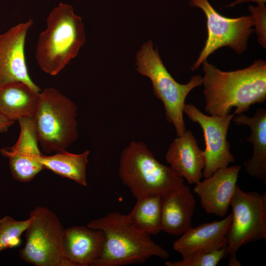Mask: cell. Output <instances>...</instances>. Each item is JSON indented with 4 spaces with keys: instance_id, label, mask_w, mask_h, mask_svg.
Wrapping results in <instances>:
<instances>
[{
    "instance_id": "obj_20",
    "label": "cell",
    "mask_w": 266,
    "mask_h": 266,
    "mask_svg": "<svg viewBox=\"0 0 266 266\" xmlns=\"http://www.w3.org/2000/svg\"><path fill=\"white\" fill-rule=\"evenodd\" d=\"M90 151L85 150L81 154H73L66 150L56 152L52 155L41 154L38 161L44 169H49L62 177L71 179L86 187V167Z\"/></svg>"
},
{
    "instance_id": "obj_2",
    "label": "cell",
    "mask_w": 266,
    "mask_h": 266,
    "mask_svg": "<svg viewBox=\"0 0 266 266\" xmlns=\"http://www.w3.org/2000/svg\"><path fill=\"white\" fill-rule=\"evenodd\" d=\"M88 228L104 233L102 249L99 258L91 266H120L143 264L153 256L163 259L168 252L130 223L127 215L117 211L91 220Z\"/></svg>"
},
{
    "instance_id": "obj_24",
    "label": "cell",
    "mask_w": 266,
    "mask_h": 266,
    "mask_svg": "<svg viewBox=\"0 0 266 266\" xmlns=\"http://www.w3.org/2000/svg\"><path fill=\"white\" fill-rule=\"evenodd\" d=\"M253 21V26L259 43L266 48V6L265 4L250 5L248 8Z\"/></svg>"
},
{
    "instance_id": "obj_3",
    "label": "cell",
    "mask_w": 266,
    "mask_h": 266,
    "mask_svg": "<svg viewBox=\"0 0 266 266\" xmlns=\"http://www.w3.org/2000/svg\"><path fill=\"white\" fill-rule=\"evenodd\" d=\"M46 25L38 36L35 58L44 72L54 76L77 55L85 43L84 25L70 5L61 2L49 14Z\"/></svg>"
},
{
    "instance_id": "obj_8",
    "label": "cell",
    "mask_w": 266,
    "mask_h": 266,
    "mask_svg": "<svg viewBox=\"0 0 266 266\" xmlns=\"http://www.w3.org/2000/svg\"><path fill=\"white\" fill-rule=\"evenodd\" d=\"M230 206L232 222L228 233L229 266H240L239 248L251 242L266 239V194L246 192L237 185Z\"/></svg>"
},
{
    "instance_id": "obj_13",
    "label": "cell",
    "mask_w": 266,
    "mask_h": 266,
    "mask_svg": "<svg viewBox=\"0 0 266 266\" xmlns=\"http://www.w3.org/2000/svg\"><path fill=\"white\" fill-rule=\"evenodd\" d=\"M241 167L237 165L219 168L210 177L195 184L194 191L206 213L220 217L227 213Z\"/></svg>"
},
{
    "instance_id": "obj_12",
    "label": "cell",
    "mask_w": 266,
    "mask_h": 266,
    "mask_svg": "<svg viewBox=\"0 0 266 266\" xmlns=\"http://www.w3.org/2000/svg\"><path fill=\"white\" fill-rule=\"evenodd\" d=\"M20 133L16 143L0 149L1 154L9 159L13 178L21 182H29L44 168L38 160L41 154L38 147L33 117L18 120Z\"/></svg>"
},
{
    "instance_id": "obj_16",
    "label": "cell",
    "mask_w": 266,
    "mask_h": 266,
    "mask_svg": "<svg viewBox=\"0 0 266 266\" xmlns=\"http://www.w3.org/2000/svg\"><path fill=\"white\" fill-rule=\"evenodd\" d=\"M104 239L100 230L82 226L65 229L64 254L69 266H91L100 257Z\"/></svg>"
},
{
    "instance_id": "obj_22",
    "label": "cell",
    "mask_w": 266,
    "mask_h": 266,
    "mask_svg": "<svg viewBox=\"0 0 266 266\" xmlns=\"http://www.w3.org/2000/svg\"><path fill=\"white\" fill-rule=\"evenodd\" d=\"M33 217L18 221L5 215L0 219V252L18 246L21 235L31 224Z\"/></svg>"
},
{
    "instance_id": "obj_1",
    "label": "cell",
    "mask_w": 266,
    "mask_h": 266,
    "mask_svg": "<svg viewBox=\"0 0 266 266\" xmlns=\"http://www.w3.org/2000/svg\"><path fill=\"white\" fill-rule=\"evenodd\" d=\"M201 65L204 110L210 115L223 116L235 108V115L266 100V62L255 60L249 67L223 71L204 61Z\"/></svg>"
},
{
    "instance_id": "obj_7",
    "label": "cell",
    "mask_w": 266,
    "mask_h": 266,
    "mask_svg": "<svg viewBox=\"0 0 266 266\" xmlns=\"http://www.w3.org/2000/svg\"><path fill=\"white\" fill-rule=\"evenodd\" d=\"M30 216L33 220L25 231V243L20 257L36 266H69L63 249L65 230L57 215L38 206Z\"/></svg>"
},
{
    "instance_id": "obj_25",
    "label": "cell",
    "mask_w": 266,
    "mask_h": 266,
    "mask_svg": "<svg viewBox=\"0 0 266 266\" xmlns=\"http://www.w3.org/2000/svg\"><path fill=\"white\" fill-rule=\"evenodd\" d=\"M14 122L7 118L0 112V133L6 132Z\"/></svg>"
},
{
    "instance_id": "obj_26",
    "label": "cell",
    "mask_w": 266,
    "mask_h": 266,
    "mask_svg": "<svg viewBox=\"0 0 266 266\" xmlns=\"http://www.w3.org/2000/svg\"><path fill=\"white\" fill-rule=\"evenodd\" d=\"M249 2H255L257 4H265L266 0H235L229 4L227 6L232 7L237 4Z\"/></svg>"
},
{
    "instance_id": "obj_6",
    "label": "cell",
    "mask_w": 266,
    "mask_h": 266,
    "mask_svg": "<svg viewBox=\"0 0 266 266\" xmlns=\"http://www.w3.org/2000/svg\"><path fill=\"white\" fill-rule=\"evenodd\" d=\"M76 105L54 88L40 93L33 122L38 144L46 154L66 150L78 138Z\"/></svg>"
},
{
    "instance_id": "obj_18",
    "label": "cell",
    "mask_w": 266,
    "mask_h": 266,
    "mask_svg": "<svg viewBox=\"0 0 266 266\" xmlns=\"http://www.w3.org/2000/svg\"><path fill=\"white\" fill-rule=\"evenodd\" d=\"M233 121L239 126H247L251 134L246 139L253 146L251 157L244 163L246 173L266 184V110L258 108L252 117L244 113L235 115Z\"/></svg>"
},
{
    "instance_id": "obj_17",
    "label": "cell",
    "mask_w": 266,
    "mask_h": 266,
    "mask_svg": "<svg viewBox=\"0 0 266 266\" xmlns=\"http://www.w3.org/2000/svg\"><path fill=\"white\" fill-rule=\"evenodd\" d=\"M196 201L190 188L183 184L162 198V231L181 235L191 227Z\"/></svg>"
},
{
    "instance_id": "obj_4",
    "label": "cell",
    "mask_w": 266,
    "mask_h": 266,
    "mask_svg": "<svg viewBox=\"0 0 266 266\" xmlns=\"http://www.w3.org/2000/svg\"><path fill=\"white\" fill-rule=\"evenodd\" d=\"M119 176L137 199L164 197L184 184V179L156 159L142 142L132 141L122 152Z\"/></svg>"
},
{
    "instance_id": "obj_23",
    "label": "cell",
    "mask_w": 266,
    "mask_h": 266,
    "mask_svg": "<svg viewBox=\"0 0 266 266\" xmlns=\"http://www.w3.org/2000/svg\"><path fill=\"white\" fill-rule=\"evenodd\" d=\"M227 245L209 252H200L182 258L181 260L166 261V266H216L228 256Z\"/></svg>"
},
{
    "instance_id": "obj_10",
    "label": "cell",
    "mask_w": 266,
    "mask_h": 266,
    "mask_svg": "<svg viewBox=\"0 0 266 266\" xmlns=\"http://www.w3.org/2000/svg\"><path fill=\"white\" fill-rule=\"evenodd\" d=\"M183 113L193 122L198 123L203 132L205 145L203 150L205 160L203 170L204 178L210 177L217 169L226 167L234 162L227 140L234 113L223 116L208 115L192 104H185Z\"/></svg>"
},
{
    "instance_id": "obj_9",
    "label": "cell",
    "mask_w": 266,
    "mask_h": 266,
    "mask_svg": "<svg viewBox=\"0 0 266 266\" xmlns=\"http://www.w3.org/2000/svg\"><path fill=\"white\" fill-rule=\"evenodd\" d=\"M188 2L190 6L203 12L207 30L204 46L191 66L192 71L198 69L209 56L222 47H229L238 54L246 50L248 38L254 32L250 15L229 18L218 13L208 0H188Z\"/></svg>"
},
{
    "instance_id": "obj_5",
    "label": "cell",
    "mask_w": 266,
    "mask_h": 266,
    "mask_svg": "<svg viewBox=\"0 0 266 266\" xmlns=\"http://www.w3.org/2000/svg\"><path fill=\"white\" fill-rule=\"evenodd\" d=\"M135 65L137 71L150 79L154 94L163 103L166 120L173 125L177 136H181L186 131L183 119L185 100L193 89L202 85V77L194 75L186 84L177 82L167 71L150 40L137 53Z\"/></svg>"
},
{
    "instance_id": "obj_15",
    "label": "cell",
    "mask_w": 266,
    "mask_h": 266,
    "mask_svg": "<svg viewBox=\"0 0 266 266\" xmlns=\"http://www.w3.org/2000/svg\"><path fill=\"white\" fill-rule=\"evenodd\" d=\"M232 214L219 221L189 229L173 243V249L182 258L219 249L227 245Z\"/></svg>"
},
{
    "instance_id": "obj_11",
    "label": "cell",
    "mask_w": 266,
    "mask_h": 266,
    "mask_svg": "<svg viewBox=\"0 0 266 266\" xmlns=\"http://www.w3.org/2000/svg\"><path fill=\"white\" fill-rule=\"evenodd\" d=\"M33 24L30 19L0 34V85L20 81L41 91L29 74L25 54L26 36Z\"/></svg>"
},
{
    "instance_id": "obj_19",
    "label": "cell",
    "mask_w": 266,
    "mask_h": 266,
    "mask_svg": "<svg viewBox=\"0 0 266 266\" xmlns=\"http://www.w3.org/2000/svg\"><path fill=\"white\" fill-rule=\"evenodd\" d=\"M40 92L20 81L0 85V112L8 119L18 121L33 117L37 108Z\"/></svg>"
},
{
    "instance_id": "obj_14",
    "label": "cell",
    "mask_w": 266,
    "mask_h": 266,
    "mask_svg": "<svg viewBox=\"0 0 266 266\" xmlns=\"http://www.w3.org/2000/svg\"><path fill=\"white\" fill-rule=\"evenodd\" d=\"M165 158L174 171L190 184H196L203 177L205 164L204 152L190 130L173 140Z\"/></svg>"
},
{
    "instance_id": "obj_21",
    "label": "cell",
    "mask_w": 266,
    "mask_h": 266,
    "mask_svg": "<svg viewBox=\"0 0 266 266\" xmlns=\"http://www.w3.org/2000/svg\"><path fill=\"white\" fill-rule=\"evenodd\" d=\"M131 212L127 214L131 224L148 235H155L162 231L161 203L159 196H147L137 199Z\"/></svg>"
}]
</instances>
